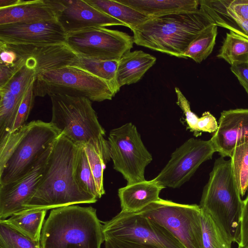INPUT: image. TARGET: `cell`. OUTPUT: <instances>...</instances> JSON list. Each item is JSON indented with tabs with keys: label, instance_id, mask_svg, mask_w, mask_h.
Returning a JSON list of instances; mask_svg holds the SVG:
<instances>
[{
	"label": "cell",
	"instance_id": "obj_25",
	"mask_svg": "<svg viewBox=\"0 0 248 248\" xmlns=\"http://www.w3.org/2000/svg\"><path fill=\"white\" fill-rule=\"evenodd\" d=\"M201 210L203 248H232L233 242L223 227L212 215Z\"/></svg>",
	"mask_w": 248,
	"mask_h": 248
},
{
	"label": "cell",
	"instance_id": "obj_9",
	"mask_svg": "<svg viewBox=\"0 0 248 248\" xmlns=\"http://www.w3.org/2000/svg\"><path fill=\"white\" fill-rule=\"evenodd\" d=\"M139 212L165 228L185 248H203L200 205L160 198Z\"/></svg>",
	"mask_w": 248,
	"mask_h": 248
},
{
	"label": "cell",
	"instance_id": "obj_33",
	"mask_svg": "<svg viewBox=\"0 0 248 248\" xmlns=\"http://www.w3.org/2000/svg\"><path fill=\"white\" fill-rule=\"evenodd\" d=\"M0 248H41L40 241H33L0 222Z\"/></svg>",
	"mask_w": 248,
	"mask_h": 248
},
{
	"label": "cell",
	"instance_id": "obj_22",
	"mask_svg": "<svg viewBox=\"0 0 248 248\" xmlns=\"http://www.w3.org/2000/svg\"><path fill=\"white\" fill-rule=\"evenodd\" d=\"M47 210H26L14 214L7 219L0 220L31 239L40 241L44 218Z\"/></svg>",
	"mask_w": 248,
	"mask_h": 248
},
{
	"label": "cell",
	"instance_id": "obj_38",
	"mask_svg": "<svg viewBox=\"0 0 248 248\" xmlns=\"http://www.w3.org/2000/svg\"><path fill=\"white\" fill-rule=\"evenodd\" d=\"M0 65L23 66L25 62L20 61L17 54L8 44L0 41Z\"/></svg>",
	"mask_w": 248,
	"mask_h": 248
},
{
	"label": "cell",
	"instance_id": "obj_12",
	"mask_svg": "<svg viewBox=\"0 0 248 248\" xmlns=\"http://www.w3.org/2000/svg\"><path fill=\"white\" fill-rule=\"evenodd\" d=\"M216 152L211 140L190 138L173 152L168 163L153 179L165 187L178 188Z\"/></svg>",
	"mask_w": 248,
	"mask_h": 248
},
{
	"label": "cell",
	"instance_id": "obj_4",
	"mask_svg": "<svg viewBox=\"0 0 248 248\" xmlns=\"http://www.w3.org/2000/svg\"><path fill=\"white\" fill-rule=\"evenodd\" d=\"M102 226L92 206L53 209L43 224L41 248H101Z\"/></svg>",
	"mask_w": 248,
	"mask_h": 248
},
{
	"label": "cell",
	"instance_id": "obj_29",
	"mask_svg": "<svg viewBox=\"0 0 248 248\" xmlns=\"http://www.w3.org/2000/svg\"><path fill=\"white\" fill-rule=\"evenodd\" d=\"M118 61H102L79 57L78 62L74 65L107 81L116 93L120 89L116 80Z\"/></svg>",
	"mask_w": 248,
	"mask_h": 248
},
{
	"label": "cell",
	"instance_id": "obj_2",
	"mask_svg": "<svg viewBox=\"0 0 248 248\" xmlns=\"http://www.w3.org/2000/svg\"><path fill=\"white\" fill-rule=\"evenodd\" d=\"M60 134L50 122L38 120L0 139V186L31 172Z\"/></svg>",
	"mask_w": 248,
	"mask_h": 248
},
{
	"label": "cell",
	"instance_id": "obj_24",
	"mask_svg": "<svg viewBox=\"0 0 248 248\" xmlns=\"http://www.w3.org/2000/svg\"><path fill=\"white\" fill-rule=\"evenodd\" d=\"M177 95V104L183 110L187 124V128L193 132L195 137L201 136L202 132H216L218 124L215 117L209 111L204 112L201 117L193 113L190 104L178 87H175Z\"/></svg>",
	"mask_w": 248,
	"mask_h": 248
},
{
	"label": "cell",
	"instance_id": "obj_7",
	"mask_svg": "<svg viewBox=\"0 0 248 248\" xmlns=\"http://www.w3.org/2000/svg\"><path fill=\"white\" fill-rule=\"evenodd\" d=\"M33 93L35 96L61 94L84 97L94 102L111 100L116 94L108 82L75 65L37 75Z\"/></svg>",
	"mask_w": 248,
	"mask_h": 248
},
{
	"label": "cell",
	"instance_id": "obj_19",
	"mask_svg": "<svg viewBox=\"0 0 248 248\" xmlns=\"http://www.w3.org/2000/svg\"><path fill=\"white\" fill-rule=\"evenodd\" d=\"M165 187L154 179L127 185L118 189L121 211L137 213L160 199L159 195Z\"/></svg>",
	"mask_w": 248,
	"mask_h": 248
},
{
	"label": "cell",
	"instance_id": "obj_15",
	"mask_svg": "<svg viewBox=\"0 0 248 248\" xmlns=\"http://www.w3.org/2000/svg\"><path fill=\"white\" fill-rule=\"evenodd\" d=\"M210 140L221 156L230 157L237 144L248 141V108L223 111Z\"/></svg>",
	"mask_w": 248,
	"mask_h": 248
},
{
	"label": "cell",
	"instance_id": "obj_32",
	"mask_svg": "<svg viewBox=\"0 0 248 248\" xmlns=\"http://www.w3.org/2000/svg\"><path fill=\"white\" fill-rule=\"evenodd\" d=\"M75 173L78 186L87 193L99 199L84 147L80 148Z\"/></svg>",
	"mask_w": 248,
	"mask_h": 248
},
{
	"label": "cell",
	"instance_id": "obj_6",
	"mask_svg": "<svg viewBox=\"0 0 248 248\" xmlns=\"http://www.w3.org/2000/svg\"><path fill=\"white\" fill-rule=\"evenodd\" d=\"M204 187L202 209L212 215L233 242L238 243L243 201L232 173L231 161L221 156L216 160Z\"/></svg>",
	"mask_w": 248,
	"mask_h": 248
},
{
	"label": "cell",
	"instance_id": "obj_10",
	"mask_svg": "<svg viewBox=\"0 0 248 248\" xmlns=\"http://www.w3.org/2000/svg\"><path fill=\"white\" fill-rule=\"evenodd\" d=\"M108 141L113 168L123 175L127 185L145 180V168L153 157L136 126L128 123L112 129Z\"/></svg>",
	"mask_w": 248,
	"mask_h": 248
},
{
	"label": "cell",
	"instance_id": "obj_13",
	"mask_svg": "<svg viewBox=\"0 0 248 248\" xmlns=\"http://www.w3.org/2000/svg\"><path fill=\"white\" fill-rule=\"evenodd\" d=\"M67 33L57 19L0 25V41L7 44L46 46L66 43Z\"/></svg>",
	"mask_w": 248,
	"mask_h": 248
},
{
	"label": "cell",
	"instance_id": "obj_34",
	"mask_svg": "<svg viewBox=\"0 0 248 248\" xmlns=\"http://www.w3.org/2000/svg\"><path fill=\"white\" fill-rule=\"evenodd\" d=\"M36 76L35 70L24 64L0 89L7 90L15 95L23 98Z\"/></svg>",
	"mask_w": 248,
	"mask_h": 248
},
{
	"label": "cell",
	"instance_id": "obj_5",
	"mask_svg": "<svg viewBox=\"0 0 248 248\" xmlns=\"http://www.w3.org/2000/svg\"><path fill=\"white\" fill-rule=\"evenodd\" d=\"M52 104L50 122L78 146L91 144L105 163L110 159L105 129L88 98L61 94L49 95Z\"/></svg>",
	"mask_w": 248,
	"mask_h": 248
},
{
	"label": "cell",
	"instance_id": "obj_30",
	"mask_svg": "<svg viewBox=\"0 0 248 248\" xmlns=\"http://www.w3.org/2000/svg\"><path fill=\"white\" fill-rule=\"evenodd\" d=\"M230 157L235 181L243 197L248 187V141L237 144Z\"/></svg>",
	"mask_w": 248,
	"mask_h": 248
},
{
	"label": "cell",
	"instance_id": "obj_3",
	"mask_svg": "<svg viewBox=\"0 0 248 248\" xmlns=\"http://www.w3.org/2000/svg\"><path fill=\"white\" fill-rule=\"evenodd\" d=\"M214 24L201 8L152 17L131 31L134 43L155 51L184 58L192 41Z\"/></svg>",
	"mask_w": 248,
	"mask_h": 248
},
{
	"label": "cell",
	"instance_id": "obj_14",
	"mask_svg": "<svg viewBox=\"0 0 248 248\" xmlns=\"http://www.w3.org/2000/svg\"><path fill=\"white\" fill-rule=\"evenodd\" d=\"M52 145L31 172L18 180L0 186V220L25 210L24 205L35 192Z\"/></svg>",
	"mask_w": 248,
	"mask_h": 248
},
{
	"label": "cell",
	"instance_id": "obj_26",
	"mask_svg": "<svg viewBox=\"0 0 248 248\" xmlns=\"http://www.w3.org/2000/svg\"><path fill=\"white\" fill-rule=\"evenodd\" d=\"M200 8L212 19L214 23L248 39V22H237L226 13L219 0H200Z\"/></svg>",
	"mask_w": 248,
	"mask_h": 248
},
{
	"label": "cell",
	"instance_id": "obj_43",
	"mask_svg": "<svg viewBox=\"0 0 248 248\" xmlns=\"http://www.w3.org/2000/svg\"><path fill=\"white\" fill-rule=\"evenodd\" d=\"M20 0H0V9L14 6Z\"/></svg>",
	"mask_w": 248,
	"mask_h": 248
},
{
	"label": "cell",
	"instance_id": "obj_16",
	"mask_svg": "<svg viewBox=\"0 0 248 248\" xmlns=\"http://www.w3.org/2000/svg\"><path fill=\"white\" fill-rule=\"evenodd\" d=\"M64 9L58 17L67 33L82 29L121 25V21L96 9L85 0H62Z\"/></svg>",
	"mask_w": 248,
	"mask_h": 248
},
{
	"label": "cell",
	"instance_id": "obj_23",
	"mask_svg": "<svg viewBox=\"0 0 248 248\" xmlns=\"http://www.w3.org/2000/svg\"><path fill=\"white\" fill-rule=\"evenodd\" d=\"M101 12L123 22L131 30L151 18L117 0H85Z\"/></svg>",
	"mask_w": 248,
	"mask_h": 248
},
{
	"label": "cell",
	"instance_id": "obj_20",
	"mask_svg": "<svg viewBox=\"0 0 248 248\" xmlns=\"http://www.w3.org/2000/svg\"><path fill=\"white\" fill-rule=\"evenodd\" d=\"M156 61L155 57L142 50L125 53L118 63L116 80L119 88L139 81Z\"/></svg>",
	"mask_w": 248,
	"mask_h": 248
},
{
	"label": "cell",
	"instance_id": "obj_39",
	"mask_svg": "<svg viewBox=\"0 0 248 248\" xmlns=\"http://www.w3.org/2000/svg\"><path fill=\"white\" fill-rule=\"evenodd\" d=\"M238 246L248 247V195L243 201L240 220V232Z\"/></svg>",
	"mask_w": 248,
	"mask_h": 248
},
{
	"label": "cell",
	"instance_id": "obj_36",
	"mask_svg": "<svg viewBox=\"0 0 248 248\" xmlns=\"http://www.w3.org/2000/svg\"><path fill=\"white\" fill-rule=\"evenodd\" d=\"M35 79L26 91L15 118L3 138L8 134L15 132L27 124L26 121L33 107L35 97L33 93V85Z\"/></svg>",
	"mask_w": 248,
	"mask_h": 248
},
{
	"label": "cell",
	"instance_id": "obj_8",
	"mask_svg": "<svg viewBox=\"0 0 248 248\" xmlns=\"http://www.w3.org/2000/svg\"><path fill=\"white\" fill-rule=\"evenodd\" d=\"M102 229L104 239L134 248H185L165 228L140 212L121 211L104 222Z\"/></svg>",
	"mask_w": 248,
	"mask_h": 248
},
{
	"label": "cell",
	"instance_id": "obj_42",
	"mask_svg": "<svg viewBox=\"0 0 248 248\" xmlns=\"http://www.w3.org/2000/svg\"><path fill=\"white\" fill-rule=\"evenodd\" d=\"M104 240L105 248H134L118 241L109 239Z\"/></svg>",
	"mask_w": 248,
	"mask_h": 248
},
{
	"label": "cell",
	"instance_id": "obj_11",
	"mask_svg": "<svg viewBox=\"0 0 248 248\" xmlns=\"http://www.w3.org/2000/svg\"><path fill=\"white\" fill-rule=\"evenodd\" d=\"M134 43L133 37L128 33L104 27L68 33L66 41L78 56L102 61H119Z\"/></svg>",
	"mask_w": 248,
	"mask_h": 248
},
{
	"label": "cell",
	"instance_id": "obj_28",
	"mask_svg": "<svg viewBox=\"0 0 248 248\" xmlns=\"http://www.w3.org/2000/svg\"><path fill=\"white\" fill-rule=\"evenodd\" d=\"M217 34V26L213 24L204 29L190 43L184 53L197 63L205 60L212 53Z\"/></svg>",
	"mask_w": 248,
	"mask_h": 248
},
{
	"label": "cell",
	"instance_id": "obj_18",
	"mask_svg": "<svg viewBox=\"0 0 248 248\" xmlns=\"http://www.w3.org/2000/svg\"><path fill=\"white\" fill-rule=\"evenodd\" d=\"M63 9L62 0H20L14 6L0 9V25L57 19Z\"/></svg>",
	"mask_w": 248,
	"mask_h": 248
},
{
	"label": "cell",
	"instance_id": "obj_17",
	"mask_svg": "<svg viewBox=\"0 0 248 248\" xmlns=\"http://www.w3.org/2000/svg\"><path fill=\"white\" fill-rule=\"evenodd\" d=\"M25 63L39 74L63 67L74 65L78 56L65 44L46 46L18 45Z\"/></svg>",
	"mask_w": 248,
	"mask_h": 248
},
{
	"label": "cell",
	"instance_id": "obj_27",
	"mask_svg": "<svg viewBox=\"0 0 248 248\" xmlns=\"http://www.w3.org/2000/svg\"><path fill=\"white\" fill-rule=\"evenodd\" d=\"M217 57L231 65L248 62V39L230 31Z\"/></svg>",
	"mask_w": 248,
	"mask_h": 248
},
{
	"label": "cell",
	"instance_id": "obj_21",
	"mask_svg": "<svg viewBox=\"0 0 248 248\" xmlns=\"http://www.w3.org/2000/svg\"><path fill=\"white\" fill-rule=\"evenodd\" d=\"M152 18L197 10L198 0H117Z\"/></svg>",
	"mask_w": 248,
	"mask_h": 248
},
{
	"label": "cell",
	"instance_id": "obj_41",
	"mask_svg": "<svg viewBox=\"0 0 248 248\" xmlns=\"http://www.w3.org/2000/svg\"><path fill=\"white\" fill-rule=\"evenodd\" d=\"M22 66L0 65V88L4 87Z\"/></svg>",
	"mask_w": 248,
	"mask_h": 248
},
{
	"label": "cell",
	"instance_id": "obj_37",
	"mask_svg": "<svg viewBox=\"0 0 248 248\" xmlns=\"http://www.w3.org/2000/svg\"><path fill=\"white\" fill-rule=\"evenodd\" d=\"M228 15L237 22H248V0H219Z\"/></svg>",
	"mask_w": 248,
	"mask_h": 248
},
{
	"label": "cell",
	"instance_id": "obj_35",
	"mask_svg": "<svg viewBox=\"0 0 248 248\" xmlns=\"http://www.w3.org/2000/svg\"><path fill=\"white\" fill-rule=\"evenodd\" d=\"M84 148L100 199L105 194L103 183V172L106 163L103 158L91 144H87L84 146Z\"/></svg>",
	"mask_w": 248,
	"mask_h": 248
},
{
	"label": "cell",
	"instance_id": "obj_44",
	"mask_svg": "<svg viewBox=\"0 0 248 248\" xmlns=\"http://www.w3.org/2000/svg\"><path fill=\"white\" fill-rule=\"evenodd\" d=\"M238 248H248V247L245 248V247H243L238 246Z\"/></svg>",
	"mask_w": 248,
	"mask_h": 248
},
{
	"label": "cell",
	"instance_id": "obj_40",
	"mask_svg": "<svg viewBox=\"0 0 248 248\" xmlns=\"http://www.w3.org/2000/svg\"><path fill=\"white\" fill-rule=\"evenodd\" d=\"M230 69L248 95V62L231 65Z\"/></svg>",
	"mask_w": 248,
	"mask_h": 248
},
{
	"label": "cell",
	"instance_id": "obj_1",
	"mask_svg": "<svg viewBox=\"0 0 248 248\" xmlns=\"http://www.w3.org/2000/svg\"><path fill=\"white\" fill-rule=\"evenodd\" d=\"M80 147L60 134L52 146L34 194L24 205L25 210H48L97 201L78 186L75 178Z\"/></svg>",
	"mask_w": 248,
	"mask_h": 248
},
{
	"label": "cell",
	"instance_id": "obj_31",
	"mask_svg": "<svg viewBox=\"0 0 248 248\" xmlns=\"http://www.w3.org/2000/svg\"><path fill=\"white\" fill-rule=\"evenodd\" d=\"M0 139L3 138L13 121L23 98L0 89Z\"/></svg>",
	"mask_w": 248,
	"mask_h": 248
}]
</instances>
